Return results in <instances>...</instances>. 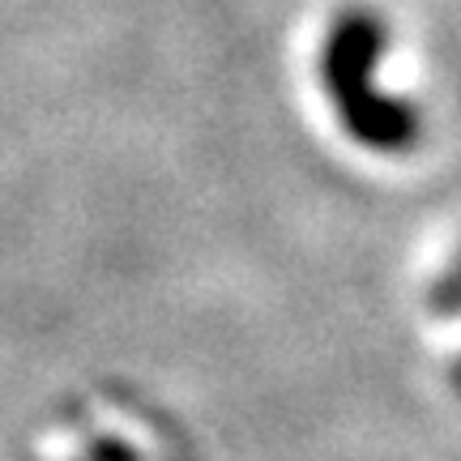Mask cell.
Listing matches in <instances>:
<instances>
[{
	"mask_svg": "<svg viewBox=\"0 0 461 461\" xmlns=\"http://www.w3.org/2000/svg\"><path fill=\"white\" fill-rule=\"evenodd\" d=\"M308 95L333 141L363 163H406L428 146V95L406 34L372 5L321 17L303 56Z\"/></svg>",
	"mask_w": 461,
	"mask_h": 461,
	"instance_id": "1",
	"label": "cell"
}]
</instances>
